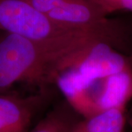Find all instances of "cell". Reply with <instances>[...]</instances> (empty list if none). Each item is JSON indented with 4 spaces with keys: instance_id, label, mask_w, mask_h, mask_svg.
I'll use <instances>...</instances> for the list:
<instances>
[{
    "instance_id": "cell-1",
    "label": "cell",
    "mask_w": 132,
    "mask_h": 132,
    "mask_svg": "<svg viewBox=\"0 0 132 132\" xmlns=\"http://www.w3.org/2000/svg\"><path fill=\"white\" fill-rule=\"evenodd\" d=\"M0 30L71 52H86L99 43H106L123 53L131 45L127 29L101 30L65 25L24 0H0Z\"/></svg>"
},
{
    "instance_id": "cell-2",
    "label": "cell",
    "mask_w": 132,
    "mask_h": 132,
    "mask_svg": "<svg viewBox=\"0 0 132 132\" xmlns=\"http://www.w3.org/2000/svg\"><path fill=\"white\" fill-rule=\"evenodd\" d=\"M48 65L47 53L40 44L11 33L0 36V94L19 82L40 85Z\"/></svg>"
},
{
    "instance_id": "cell-3",
    "label": "cell",
    "mask_w": 132,
    "mask_h": 132,
    "mask_svg": "<svg viewBox=\"0 0 132 132\" xmlns=\"http://www.w3.org/2000/svg\"><path fill=\"white\" fill-rule=\"evenodd\" d=\"M43 93L20 97L0 94V132H28L34 116L43 104Z\"/></svg>"
},
{
    "instance_id": "cell-4",
    "label": "cell",
    "mask_w": 132,
    "mask_h": 132,
    "mask_svg": "<svg viewBox=\"0 0 132 132\" xmlns=\"http://www.w3.org/2000/svg\"><path fill=\"white\" fill-rule=\"evenodd\" d=\"M90 91L99 112L114 108L126 109L132 98V69L93 81Z\"/></svg>"
},
{
    "instance_id": "cell-5",
    "label": "cell",
    "mask_w": 132,
    "mask_h": 132,
    "mask_svg": "<svg viewBox=\"0 0 132 132\" xmlns=\"http://www.w3.org/2000/svg\"><path fill=\"white\" fill-rule=\"evenodd\" d=\"M126 123V109H111L80 119L68 132H124Z\"/></svg>"
},
{
    "instance_id": "cell-6",
    "label": "cell",
    "mask_w": 132,
    "mask_h": 132,
    "mask_svg": "<svg viewBox=\"0 0 132 132\" xmlns=\"http://www.w3.org/2000/svg\"><path fill=\"white\" fill-rule=\"evenodd\" d=\"M79 115L66 101L53 109L28 132H68L80 120Z\"/></svg>"
},
{
    "instance_id": "cell-7",
    "label": "cell",
    "mask_w": 132,
    "mask_h": 132,
    "mask_svg": "<svg viewBox=\"0 0 132 132\" xmlns=\"http://www.w3.org/2000/svg\"><path fill=\"white\" fill-rule=\"evenodd\" d=\"M105 15L118 11L132 12V0H88Z\"/></svg>"
},
{
    "instance_id": "cell-8",
    "label": "cell",
    "mask_w": 132,
    "mask_h": 132,
    "mask_svg": "<svg viewBox=\"0 0 132 132\" xmlns=\"http://www.w3.org/2000/svg\"><path fill=\"white\" fill-rule=\"evenodd\" d=\"M35 9L48 14L72 0H24Z\"/></svg>"
},
{
    "instance_id": "cell-9",
    "label": "cell",
    "mask_w": 132,
    "mask_h": 132,
    "mask_svg": "<svg viewBox=\"0 0 132 132\" xmlns=\"http://www.w3.org/2000/svg\"><path fill=\"white\" fill-rule=\"evenodd\" d=\"M130 54H131V56L129 57V58H130V60H131V65H132V45H131V52H130Z\"/></svg>"
}]
</instances>
